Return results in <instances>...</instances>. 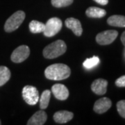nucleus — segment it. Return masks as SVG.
<instances>
[{"label": "nucleus", "mask_w": 125, "mask_h": 125, "mask_svg": "<svg viewBox=\"0 0 125 125\" xmlns=\"http://www.w3.org/2000/svg\"><path fill=\"white\" fill-rule=\"evenodd\" d=\"M70 68L67 65L62 63H55L51 65L45 70L46 78L50 80H63L70 76Z\"/></svg>", "instance_id": "nucleus-1"}, {"label": "nucleus", "mask_w": 125, "mask_h": 125, "mask_svg": "<svg viewBox=\"0 0 125 125\" xmlns=\"http://www.w3.org/2000/svg\"><path fill=\"white\" fill-rule=\"evenodd\" d=\"M74 0H52V4L56 8L66 7L72 4Z\"/></svg>", "instance_id": "nucleus-20"}, {"label": "nucleus", "mask_w": 125, "mask_h": 125, "mask_svg": "<svg viewBox=\"0 0 125 125\" xmlns=\"http://www.w3.org/2000/svg\"><path fill=\"white\" fill-rule=\"evenodd\" d=\"M29 30L32 33H43L45 31V24L44 23L37 21V20H32L29 23Z\"/></svg>", "instance_id": "nucleus-16"}, {"label": "nucleus", "mask_w": 125, "mask_h": 125, "mask_svg": "<svg viewBox=\"0 0 125 125\" xmlns=\"http://www.w3.org/2000/svg\"><path fill=\"white\" fill-rule=\"evenodd\" d=\"M108 81L104 79H97L93 82L91 90L94 93L98 95H102L107 91Z\"/></svg>", "instance_id": "nucleus-10"}, {"label": "nucleus", "mask_w": 125, "mask_h": 125, "mask_svg": "<svg viewBox=\"0 0 125 125\" xmlns=\"http://www.w3.org/2000/svg\"><path fill=\"white\" fill-rule=\"evenodd\" d=\"M47 120V115L43 111L35 113L27 122V125H42Z\"/></svg>", "instance_id": "nucleus-12"}, {"label": "nucleus", "mask_w": 125, "mask_h": 125, "mask_svg": "<svg viewBox=\"0 0 125 125\" xmlns=\"http://www.w3.org/2000/svg\"><path fill=\"white\" fill-rule=\"evenodd\" d=\"M99 62V58L97 56H93V58H87L83 62V66L87 69H90L92 67L96 66Z\"/></svg>", "instance_id": "nucleus-19"}, {"label": "nucleus", "mask_w": 125, "mask_h": 125, "mask_svg": "<svg viewBox=\"0 0 125 125\" xmlns=\"http://www.w3.org/2000/svg\"><path fill=\"white\" fill-rule=\"evenodd\" d=\"M65 24L67 28L71 29L72 32L77 36H81L83 33V29L81 27V24L79 20L76 18H67L65 22Z\"/></svg>", "instance_id": "nucleus-11"}, {"label": "nucleus", "mask_w": 125, "mask_h": 125, "mask_svg": "<svg viewBox=\"0 0 125 125\" xmlns=\"http://www.w3.org/2000/svg\"><path fill=\"white\" fill-rule=\"evenodd\" d=\"M50 98H51V90H44L40 96V98H39L40 109L44 110L48 107Z\"/></svg>", "instance_id": "nucleus-17"}, {"label": "nucleus", "mask_w": 125, "mask_h": 125, "mask_svg": "<svg viewBox=\"0 0 125 125\" xmlns=\"http://www.w3.org/2000/svg\"><path fill=\"white\" fill-rule=\"evenodd\" d=\"M111 100L107 97H102L99 99L94 104V111L98 114H102L107 111L111 107Z\"/></svg>", "instance_id": "nucleus-8"}, {"label": "nucleus", "mask_w": 125, "mask_h": 125, "mask_svg": "<svg viewBox=\"0 0 125 125\" xmlns=\"http://www.w3.org/2000/svg\"><path fill=\"white\" fill-rule=\"evenodd\" d=\"M118 32L115 30H107L101 32L96 36V42L99 45H107L111 44L117 38Z\"/></svg>", "instance_id": "nucleus-6"}, {"label": "nucleus", "mask_w": 125, "mask_h": 125, "mask_svg": "<svg viewBox=\"0 0 125 125\" xmlns=\"http://www.w3.org/2000/svg\"><path fill=\"white\" fill-rule=\"evenodd\" d=\"M74 114L72 112L67 111H59L55 113L54 115V120L58 124H65L70 121L73 118Z\"/></svg>", "instance_id": "nucleus-13"}, {"label": "nucleus", "mask_w": 125, "mask_h": 125, "mask_svg": "<svg viewBox=\"0 0 125 125\" xmlns=\"http://www.w3.org/2000/svg\"><path fill=\"white\" fill-rule=\"evenodd\" d=\"M52 92L58 100H66L69 97V90L65 85L57 83L52 87Z\"/></svg>", "instance_id": "nucleus-9"}, {"label": "nucleus", "mask_w": 125, "mask_h": 125, "mask_svg": "<svg viewBox=\"0 0 125 125\" xmlns=\"http://www.w3.org/2000/svg\"><path fill=\"white\" fill-rule=\"evenodd\" d=\"M22 97L29 105H36L39 101V93L36 87L26 85L22 89Z\"/></svg>", "instance_id": "nucleus-4"}, {"label": "nucleus", "mask_w": 125, "mask_h": 125, "mask_svg": "<svg viewBox=\"0 0 125 125\" xmlns=\"http://www.w3.org/2000/svg\"><path fill=\"white\" fill-rule=\"evenodd\" d=\"M121 41H122V44L125 47V31H124L123 33H122V36H121Z\"/></svg>", "instance_id": "nucleus-24"}, {"label": "nucleus", "mask_w": 125, "mask_h": 125, "mask_svg": "<svg viewBox=\"0 0 125 125\" xmlns=\"http://www.w3.org/2000/svg\"><path fill=\"white\" fill-rule=\"evenodd\" d=\"M93 1H94L97 3H98L99 4L103 5V6L106 5L108 3V0H93Z\"/></svg>", "instance_id": "nucleus-23"}, {"label": "nucleus", "mask_w": 125, "mask_h": 125, "mask_svg": "<svg viewBox=\"0 0 125 125\" xmlns=\"http://www.w3.org/2000/svg\"><path fill=\"white\" fill-rule=\"evenodd\" d=\"M117 110L121 117L125 119V100H120L117 103Z\"/></svg>", "instance_id": "nucleus-21"}, {"label": "nucleus", "mask_w": 125, "mask_h": 125, "mask_svg": "<svg viewBox=\"0 0 125 125\" xmlns=\"http://www.w3.org/2000/svg\"><path fill=\"white\" fill-rule=\"evenodd\" d=\"M115 83L117 87H125V75L119 77L115 81Z\"/></svg>", "instance_id": "nucleus-22"}, {"label": "nucleus", "mask_w": 125, "mask_h": 125, "mask_svg": "<svg viewBox=\"0 0 125 125\" xmlns=\"http://www.w3.org/2000/svg\"><path fill=\"white\" fill-rule=\"evenodd\" d=\"M30 54V49L27 45H21L13 52L10 59L13 62L20 63L25 61Z\"/></svg>", "instance_id": "nucleus-7"}, {"label": "nucleus", "mask_w": 125, "mask_h": 125, "mask_svg": "<svg viewBox=\"0 0 125 125\" xmlns=\"http://www.w3.org/2000/svg\"><path fill=\"white\" fill-rule=\"evenodd\" d=\"M85 14L89 18H101L104 17L106 15V11L104 9L92 6V7H89L86 10Z\"/></svg>", "instance_id": "nucleus-14"}, {"label": "nucleus", "mask_w": 125, "mask_h": 125, "mask_svg": "<svg viewBox=\"0 0 125 125\" xmlns=\"http://www.w3.org/2000/svg\"><path fill=\"white\" fill-rule=\"evenodd\" d=\"M107 23L112 27H125V16L115 15L108 18Z\"/></svg>", "instance_id": "nucleus-15"}, {"label": "nucleus", "mask_w": 125, "mask_h": 125, "mask_svg": "<svg viewBox=\"0 0 125 125\" xmlns=\"http://www.w3.org/2000/svg\"><path fill=\"white\" fill-rule=\"evenodd\" d=\"M11 73L6 66H0V87L7 83L10 78Z\"/></svg>", "instance_id": "nucleus-18"}, {"label": "nucleus", "mask_w": 125, "mask_h": 125, "mask_svg": "<svg viewBox=\"0 0 125 125\" xmlns=\"http://www.w3.org/2000/svg\"><path fill=\"white\" fill-rule=\"evenodd\" d=\"M1 125V120H0V125Z\"/></svg>", "instance_id": "nucleus-25"}, {"label": "nucleus", "mask_w": 125, "mask_h": 125, "mask_svg": "<svg viewBox=\"0 0 125 125\" xmlns=\"http://www.w3.org/2000/svg\"><path fill=\"white\" fill-rule=\"evenodd\" d=\"M25 13L22 10H18L13 13L6 21L4 30L7 33L15 31L20 27L25 19Z\"/></svg>", "instance_id": "nucleus-3"}, {"label": "nucleus", "mask_w": 125, "mask_h": 125, "mask_svg": "<svg viewBox=\"0 0 125 125\" xmlns=\"http://www.w3.org/2000/svg\"><path fill=\"white\" fill-rule=\"evenodd\" d=\"M62 21L58 18H52L46 22L43 33L46 37H52L56 35L61 30Z\"/></svg>", "instance_id": "nucleus-5"}, {"label": "nucleus", "mask_w": 125, "mask_h": 125, "mask_svg": "<svg viewBox=\"0 0 125 125\" xmlns=\"http://www.w3.org/2000/svg\"><path fill=\"white\" fill-rule=\"evenodd\" d=\"M67 50V45L62 40H58L46 46L43 49L44 57L48 59L57 58L64 54Z\"/></svg>", "instance_id": "nucleus-2"}]
</instances>
